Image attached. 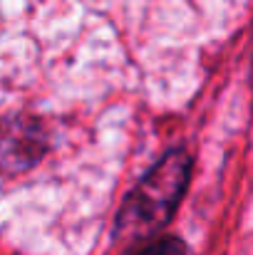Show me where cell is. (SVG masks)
Returning <instances> with one entry per match:
<instances>
[{
  "label": "cell",
  "instance_id": "obj_2",
  "mask_svg": "<svg viewBox=\"0 0 253 255\" xmlns=\"http://www.w3.org/2000/svg\"><path fill=\"white\" fill-rule=\"evenodd\" d=\"M42 151V131L35 122L17 119L0 134V164L10 169H27Z\"/></svg>",
  "mask_w": 253,
  "mask_h": 255
},
{
  "label": "cell",
  "instance_id": "obj_3",
  "mask_svg": "<svg viewBox=\"0 0 253 255\" xmlns=\"http://www.w3.org/2000/svg\"><path fill=\"white\" fill-rule=\"evenodd\" d=\"M132 255H186V246L179 238H159Z\"/></svg>",
  "mask_w": 253,
  "mask_h": 255
},
{
  "label": "cell",
  "instance_id": "obj_1",
  "mask_svg": "<svg viewBox=\"0 0 253 255\" xmlns=\"http://www.w3.org/2000/svg\"><path fill=\"white\" fill-rule=\"evenodd\" d=\"M191 159L184 151H171L162 164L147 173L134 188L117 218V236L122 241H144L159 233L176 211L186 191Z\"/></svg>",
  "mask_w": 253,
  "mask_h": 255
}]
</instances>
